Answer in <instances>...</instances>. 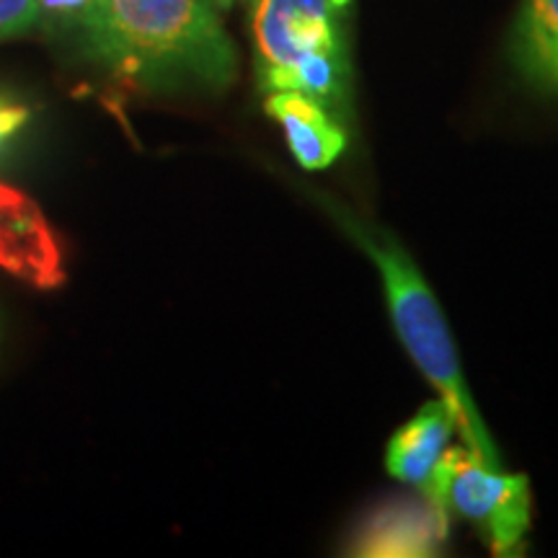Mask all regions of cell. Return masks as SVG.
<instances>
[{
  "label": "cell",
  "instance_id": "1",
  "mask_svg": "<svg viewBox=\"0 0 558 558\" xmlns=\"http://www.w3.org/2000/svg\"><path fill=\"white\" fill-rule=\"evenodd\" d=\"M81 29L96 58L150 86L226 88L239 70L215 0H94Z\"/></svg>",
  "mask_w": 558,
  "mask_h": 558
},
{
  "label": "cell",
  "instance_id": "2",
  "mask_svg": "<svg viewBox=\"0 0 558 558\" xmlns=\"http://www.w3.org/2000/svg\"><path fill=\"white\" fill-rule=\"evenodd\" d=\"M349 230L373 256L375 267L380 269L396 331H399L403 347L409 349L411 360L424 373V378L439 390V399L450 407L463 445L476 452L486 465L501 469L492 437L484 427V418L473 407L469 388H465L448 320L439 311L429 284L424 282V277L418 275L414 262L409 259V254L399 243L383 239L378 233H369L357 222H352Z\"/></svg>",
  "mask_w": 558,
  "mask_h": 558
},
{
  "label": "cell",
  "instance_id": "3",
  "mask_svg": "<svg viewBox=\"0 0 558 558\" xmlns=\"http://www.w3.org/2000/svg\"><path fill=\"white\" fill-rule=\"evenodd\" d=\"M437 501L473 522L505 556L518 548L530 527V486L525 476L492 469L469 448H448L437 473Z\"/></svg>",
  "mask_w": 558,
  "mask_h": 558
},
{
  "label": "cell",
  "instance_id": "4",
  "mask_svg": "<svg viewBox=\"0 0 558 558\" xmlns=\"http://www.w3.org/2000/svg\"><path fill=\"white\" fill-rule=\"evenodd\" d=\"M349 0H254L251 32L264 90L282 70L308 52L339 50V19Z\"/></svg>",
  "mask_w": 558,
  "mask_h": 558
},
{
  "label": "cell",
  "instance_id": "5",
  "mask_svg": "<svg viewBox=\"0 0 558 558\" xmlns=\"http://www.w3.org/2000/svg\"><path fill=\"white\" fill-rule=\"evenodd\" d=\"M0 267L39 290L65 282L62 251L37 202L0 184Z\"/></svg>",
  "mask_w": 558,
  "mask_h": 558
},
{
  "label": "cell",
  "instance_id": "6",
  "mask_svg": "<svg viewBox=\"0 0 558 558\" xmlns=\"http://www.w3.org/2000/svg\"><path fill=\"white\" fill-rule=\"evenodd\" d=\"M448 535V512L424 497L375 509L354 535L352 554L365 558L435 556Z\"/></svg>",
  "mask_w": 558,
  "mask_h": 558
},
{
  "label": "cell",
  "instance_id": "7",
  "mask_svg": "<svg viewBox=\"0 0 558 558\" xmlns=\"http://www.w3.org/2000/svg\"><path fill=\"white\" fill-rule=\"evenodd\" d=\"M456 416L442 399L432 401L390 439L386 452L388 473L403 484L416 486L424 497L437 501V473L450 448Z\"/></svg>",
  "mask_w": 558,
  "mask_h": 558
},
{
  "label": "cell",
  "instance_id": "8",
  "mask_svg": "<svg viewBox=\"0 0 558 558\" xmlns=\"http://www.w3.org/2000/svg\"><path fill=\"white\" fill-rule=\"evenodd\" d=\"M267 114L282 124L292 156L303 169H329L347 148V135L329 109L298 90H271Z\"/></svg>",
  "mask_w": 558,
  "mask_h": 558
},
{
  "label": "cell",
  "instance_id": "9",
  "mask_svg": "<svg viewBox=\"0 0 558 558\" xmlns=\"http://www.w3.org/2000/svg\"><path fill=\"white\" fill-rule=\"evenodd\" d=\"M527 34L538 58L554 65L558 58V0H530Z\"/></svg>",
  "mask_w": 558,
  "mask_h": 558
},
{
  "label": "cell",
  "instance_id": "10",
  "mask_svg": "<svg viewBox=\"0 0 558 558\" xmlns=\"http://www.w3.org/2000/svg\"><path fill=\"white\" fill-rule=\"evenodd\" d=\"M37 21V0H0V39L29 32Z\"/></svg>",
  "mask_w": 558,
  "mask_h": 558
},
{
  "label": "cell",
  "instance_id": "11",
  "mask_svg": "<svg viewBox=\"0 0 558 558\" xmlns=\"http://www.w3.org/2000/svg\"><path fill=\"white\" fill-rule=\"evenodd\" d=\"M37 9L39 19L54 21V24L83 26V21L94 9V0H37Z\"/></svg>",
  "mask_w": 558,
  "mask_h": 558
},
{
  "label": "cell",
  "instance_id": "12",
  "mask_svg": "<svg viewBox=\"0 0 558 558\" xmlns=\"http://www.w3.org/2000/svg\"><path fill=\"white\" fill-rule=\"evenodd\" d=\"M26 120H29V109H26L24 104L0 99V145L16 135V132L26 124Z\"/></svg>",
  "mask_w": 558,
  "mask_h": 558
},
{
  "label": "cell",
  "instance_id": "13",
  "mask_svg": "<svg viewBox=\"0 0 558 558\" xmlns=\"http://www.w3.org/2000/svg\"><path fill=\"white\" fill-rule=\"evenodd\" d=\"M233 3H239V0H215V5H218V11H228Z\"/></svg>",
  "mask_w": 558,
  "mask_h": 558
},
{
  "label": "cell",
  "instance_id": "14",
  "mask_svg": "<svg viewBox=\"0 0 558 558\" xmlns=\"http://www.w3.org/2000/svg\"><path fill=\"white\" fill-rule=\"evenodd\" d=\"M550 68H554V70H558V58L554 60V65H550Z\"/></svg>",
  "mask_w": 558,
  "mask_h": 558
}]
</instances>
